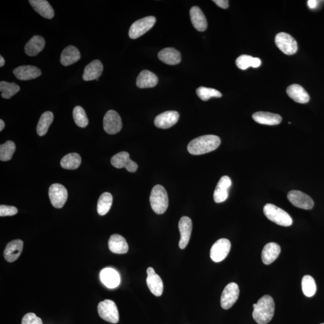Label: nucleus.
I'll return each mask as SVG.
<instances>
[{
    "instance_id": "obj_1",
    "label": "nucleus",
    "mask_w": 324,
    "mask_h": 324,
    "mask_svg": "<svg viewBox=\"0 0 324 324\" xmlns=\"http://www.w3.org/2000/svg\"><path fill=\"white\" fill-rule=\"evenodd\" d=\"M221 143V139L218 136H202L190 141L187 150L193 155H201L217 149Z\"/></svg>"
},
{
    "instance_id": "obj_2",
    "label": "nucleus",
    "mask_w": 324,
    "mask_h": 324,
    "mask_svg": "<svg viewBox=\"0 0 324 324\" xmlns=\"http://www.w3.org/2000/svg\"><path fill=\"white\" fill-rule=\"evenodd\" d=\"M253 318L259 324H267L272 319L275 305L272 297L265 295L258 301L257 303L253 305Z\"/></svg>"
},
{
    "instance_id": "obj_3",
    "label": "nucleus",
    "mask_w": 324,
    "mask_h": 324,
    "mask_svg": "<svg viewBox=\"0 0 324 324\" xmlns=\"http://www.w3.org/2000/svg\"><path fill=\"white\" fill-rule=\"evenodd\" d=\"M150 202L151 208L156 213L162 214L168 207V197L165 188L161 185H156L151 190Z\"/></svg>"
},
{
    "instance_id": "obj_4",
    "label": "nucleus",
    "mask_w": 324,
    "mask_h": 324,
    "mask_svg": "<svg viewBox=\"0 0 324 324\" xmlns=\"http://www.w3.org/2000/svg\"><path fill=\"white\" fill-rule=\"evenodd\" d=\"M264 213L271 222L282 227H290L293 223L291 216L276 205L267 203L264 207Z\"/></svg>"
},
{
    "instance_id": "obj_5",
    "label": "nucleus",
    "mask_w": 324,
    "mask_h": 324,
    "mask_svg": "<svg viewBox=\"0 0 324 324\" xmlns=\"http://www.w3.org/2000/svg\"><path fill=\"white\" fill-rule=\"evenodd\" d=\"M98 315L106 322L117 323L119 321L118 308L115 302L111 300H105L98 304Z\"/></svg>"
},
{
    "instance_id": "obj_6",
    "label": "nucleus",
    "mask_w": 324,
    "mask_h": 324,
    "mask_svg": "<svg viewBox=\"0 0 324 324\" xmlns=\"http://www.w3.org/2000/svg\"><path fill=\"white\" fill-rule=\"evenodd\" d=\"M156 21L155 17L150 16L142 18L135 22L130 28L129 32L130 38L136 39L140 38L152 29Z\"/></svg>"
},
{
    "instance_id": "obj_7",
    "label": "nucleus",
    "mask_w": 324,
    "mask_h": 324,
    "mask_svg": "<svg viewBox=\"0 0 324 324\" xmlns=\"http://www.w3.org/2000/svg\"><path fill=\"white\" fill-rule=\"evenodd\" d=\"M275 43L277 48L286 55L295 54L298 50L297 41L288 33L282 32L277 34Z\"/></svg>"
},
{
    "instance_id": "obj_8",
    "label": "nucleus",
    "mask_w": 324,
    "mask_h": 324,
    "mask_svg": "<svg viewBox=\"0 0 324 324\" xmlns=\"http://www.w3.org/2000/svg\"><path fill=\"white\" fill-rule=\"evenodd\" d=\"M240 295L239 287L236 283H230L222 292L221 303L224 309H229L236 303Z\"/></svg>"
},
{
    "instance_id": "obj_9",
    "label": "nucleus",
    "mask_w": 324,
    "mask_h": 324,
    "mask_svg": "<svg viewBox=\"0 0 324 324\" xmlns=\"http://www.w3.org/2000/svg\"><path fill=\"white\" fill-rule=\"evenodd\" d=\"M49 196L52 205L56 208H61L66 202L67 190L60 184H52L49 189Z\"/></svg>"
},
{
    "instance_id": "obj_10",
    "label": "nucleus",
    "mask_w": 324,
    "mask_h": 324,
    "mask_svg": "<svg viewBox=\"0 0 324 324\" xmlns=\"http://www.w3.org/2000/svg\"><path fill=\"white\" fill-rule=\"evenodd\" d=\"M122 121L119 114L114 110L107 111L103 118V128L107 134L114 135L121 131Z\"/></svg>"
},
{
    "instance_id": "obj_11",
    "label": "nucleus",
    "mask_w": 324,
    "mask_h": 324,
    "mask_svg": "<svg viewBox=\"0 0 324 324\" xmlns=\"http://www.w3.org/2000/svg\"><path fill=\"white\" fill-rule=\"evenodd\" d=\"M231 242L229 240L221 239L216 242L211 247L210 258L212 261L220 262L227 257L231 250Z\"/></svg>"
},
{
    "instance_id": "obj_12",
    "label": "nucleus",
    "mask_w": 324,
    "mask_h": 324,
    "mask_svg": "<svg viewBox=\"0 0 324 324\" xmlns=\"http://www.w3.org/2000/svg\"><path fill=\"white\" fill-rule=\"evenodd\" d=\"M111 163L114 167L119 169L125 168L130 172H135L138 168L137 163L130 159L129 154L126 151L114 156L111 158Z\"/></svg>"
},
{
    "instance_id": "obj_13",
    "label": "nucleus",
    "mask_w": 324,
    "mask_h": 324,
    "mask_svg": "<svg viewBox=\"0 0 324 324\" xmlns=\"http://www.w3.org/2000/svg\"><path fill=\"white\" fill-rule=\"evenodd\" d=\"M288 199L292 205L298 208L311 209L314 206V202L311 197L298 190H291L288 194Z\"/></svg>"
},
{
    "instance_id": "obj_14",
    "label": "nucleus",
    "mask_w": 324,
    "mask_h": 324,
    "mask_svg": "<svg viewBox=\"0 0 324 324\" xmlns=\"http://www.w3.org/2000/svg\"><path fill=\"white\" fill-rule=\"evenodd\" d=\"M178 228L181 236L180 242H179V247L181 249H184L186 248L190 239L191 233L192 231V220L187 216H183L179 221Z\"/></svg>"
},
{
    "instance_id": "obj_15",
    "label": "nucleus",
    "mask_w": 324,
    "mask_h": 324,
    "mask_svg": "<svg viewBox=\"0 0 324 324\" xmlns=\"http://www.w3.org/2000/svg\"><path fill=\"white\" fill-rule=\"evenodd\" d=\"M180 118L177 111H169L159 114L154 120V125L160 129H169L176 125Z\"/></svg>"
},
{
    "instance_id": "obj_16",
    "label": "nucleus",
    "mask_w": 324,
    "mask_h": 324,
    "mask_svg": "<svg viewBox=\"0 0 324 324\" xmlns=\"http://www.w3.org/2000/svg\"><path fill=\"white\" fill-rule=\"evenodd\" d=\"M147 285L150 291L156 297H160L163 294V283L160 277L155 273L152 267H149L147 270Z\"/></svg>"
},
{
    "instance_id": "obj_17",
    "label": "nucleus",
    "mask_w": 324,
    "mask_h": 324,
    "mask_svg": "<svg viewBox=\"0 0 324 324\" xmlns=\"http://www.w3.org/2000/svg\"><path fill=\"white\" fill-rule=\"evenodd\" d=\"M24 247L23 241L14 240L8 244L4 251V257L9 262H13L20 257Z\"/></svg>"
},
{
    "instance_id": "obj_18",
    "label": "nucleus",
    "mask_w": 324,
    "mask_h": 324,
    "mask_svg": "<svg viewBox=\"0 0 324 324\" xmlns=\"http://www.w3.org/2000/svg\"><path fill=\"white\" fill-rule=\"evenodd\" d=\"M232 184L231 178L228 176H223L219 181L214 192V199L216 203L225 201L228 197V190Z\"/></svg>"
},
{
    "instance_id": "obj_19",
    "label": "nucleus",
    "mask_w": 324,
    "mask_h": 324,
    "mask_svg": "<svg viewBox=\"0 0 324 324\" xmlns=\"http://www.w3.org/2000/svg\"><path fill=\"white\" fill-rule=\"evenodd\" d=\"M14 74L18 79L29 81L36 79L41 75L42 72L38 67L33 66H22L14 70Z\"/></svg>"
},
{
    "instance_id": "obj_20",
    "label": "nucleus",
    "mask_w": 324,
    "mask_h": 324,
    "mask_svg": "<svg viewBox=\"0 0 324 324\" xmlns=\"http://www.w3.org/2000/svg\"><path fill=\"white\" fill-rule=\"evenodd\" d=\"M108 247L111 252L117 254H125L129 251V246L124 237L114 234L108 241Z\"/></svg>"
},
{
    "instance_id": "obj_21",
    "label": "nucleus",
    "mask_w": 324,
    "mask_h": 324,
    "mask_svg": "<svg viewBox=\"0 0 324 324\" xmlns=\"http://www.w3.org/2000/svg\"><path fill=\"white\" fill-rule=\"evenodd\" d=\"M103 70V66L100 60L92 61L85 67L83 79L85 81L96 80L102 74Z\"/></svg>"
},
{
    "instance_id": "obj_22",
    "label": "nucleus",
    "mask_w": 324,
    "mask_h": 324,
    "mask_svg": "<svg viewBox=\"0 0 324 324\" xmlns=\"http://www.w3.org/2000/svg\"><path fill=\"white\" fill-rule=\"evenodd\" d=\"M190 20L193 26L199 32H204L207 28V21L201 9L193 6L190 10Z\"/></svg>"
},
{
    "instance_id": "obj_23",
    "label": "nucleus",
    "mask_w": 324,
    "mask_h": 324,
    "mask_svg": "<svg viewBox=\"0 0 324 324\" xmlns=\"http://www.w3.org/2000/svg\"><path fill=\"white\" fill-rule=\"evenodd\" d=\"M281 249L278 244L270 243L264 246L262 252V260L265 265H270L278 258Z\"/></svg>"
},
{
    "instance_id": "obj_24",
    "label": "nucleus",
    "mask_w": 324,
    "mask_h": 324,
    "mask_svg": "<svg viewBox=\"0 0 324 324\" xmlns=\"http://www.w3.org/2000/svg\"><path fill=\"white\" fill-rule=\"evenodd\" d=\"M287 94L298 103H307L310 100L309 95L303 87L298 84H292L286 89Z\"/></svg>"
},
{
    "instance_id": "obj_25",
    "label": "nucleus",
    "mask_w": 324,
    "mask_h": 324,
    "mask_svg": "<svg viewBox=\"0 0 324 324\" xmlns=\"http://www.w3.org/2000/svg\"><path fill=\"white\" fill-rule=\"evenodd\" d=\"M101 282L109 288H115L119 285L120 277L115 270L111 268H104L100 274Z\"/></svg>"
},
{
    "instance_id": "obj_26",
    "label": "nucleus",
    "mask_w": 324,
    "mask_h": 324,
    "mask_svg": "<svg viewBox=\"0 0 324 324\" xmlns=\"http://www.w3.org/2000/svg\"><path fill=\"white\" fill-rule=\"evenodd\" d=\"M253 119L259 124L265 125H277L282 122V117L278 114L267 112H257L253 114Z\"/></svg>"
},
{
    "instance_id": "obj_27",
    "label": "nucleus",
    "mask_w": 324,
    "mask_h": 324,
    "mask_svg": "<svg viewBox=\"0 0 324 324\" xmlns=\"http://www.w3.org/2000/svg\"><path fill=\"white\" fill-rule=\"evenodd\" d=\"M29 3L35 11L46 19L51 20L54 17V11L46 0H30Z\"/></svg>"
},
{
    "instance_id": "obj_28",
    "label": "nucleus",
    "mask_w": 324,
    "mask_h": 324,
    "mask_svg": "<svg viewBox=\"0 0 324 324\" xmlns=\"http://www.w3.org/2000/svg\"><path fill=\"white\" fill-rule=\"evenodd\" d=\"M45 46V39L40 36H34L25 46V52L30 57L39 54Z\"/></svg>"
},
{
    "instance_id": "obj_29",
    "label": "nucleus",
    "mask_w": 324,
    "mask_h": 324,
    "mask_svg": "<svg viewBox=\"0 0 324 324\" xmlns=\"http://www.w3.org/2000/svg\"><path fill=\"white\" fill-rule=\"evenodd\" d=\"M158 57L162 62L169 65H177L181 62L180 52L173 48H166L160 51Z\"/></svg>"
},
{
    "instance_id": "obj_30",
    "label": "nucleus",
    "mask_w": 324,
    "mask_h": 324,
    "mask_svg": "<svg viewBox=\"0 0 324 324\" xmlns=\"http://www.w3.org/2000/svg\"><path fill=\"white\" fill-rule=\"evenodd\" d=\"M158 83V78L149 70L142 71L137 79V85L140 88H152Z\"/></svg>"
},
{
    "instance_id": "obj_31",
    "label": "nucleus",
    "mask_w": 324,
    "mask_h": 324,
    "mask_svg": "<svg viewBox=\"0 0 324 324\" xmlns=\"http://www.w3.org/2000/svg\"><path fill=\"white\" fill-rule=\"evenodd\" d=\"M81 58V54L75 46L70 45L65 48L61 53L60 61L64 66H70Z\"/></svg>"
},
{
    "instance_id": "obj_32",
    "label": "nucleus",
    "mask_w": 324,
    "mask_h": 324,
    "mask_svg": "<svg viewBox=\"0 0 324 324\" xmlns=\"http://www.w3.org/2000/svg\"><path fill=\"white\" fill-rule=\"evenodd\" d=\"M81 163V158L79 154L76 153H69L63 157L60 164L61 167L70 170H74L79 168Z\"/></svg>"
},
{
    "instance_id": "obj_33",
    "label": "nucleus",
    "mask_w": 324,
    "mask_h": 324,
    "mask_svg": "<svg viewBox=\"0 0 324 324\" xmlns=\"http://www.w3.org/2000/svg\"><path fill=\"white\" fill-rule=\"evenodd\" d=\"M53 120L54 115L50 111L43 113L40 118L38 126H37L38 134L41 137L45 135Z\"/></svg>"
},
{
    "instance_id": "obj_34",
    "label": "nucleus",
    "mask_w": 324,
    "mask_h": 324,
    "mask_svg": "<svg viewBox=\"0 0 324 324\" xmlns=\"http://www.w3.org/2000/svg\"><path fill=\"white\" fill-rule=\"evenodd\" d=\"M113 197L112 194L109 192H104L101 194L97 202V212L100 215H104L107 213L112 206Z\"/></svg>"
},
{
    "instance_id": "obj_35",
    "label": "nucleus",
    "mask_w": 324,
    "mask_h": 324,
    "mask_svg": "<svg viewBox=\"0 0 324 324\" xmlns=\"http://www.w3.org/2000/svg\"><path fill=\"white\" fill-rule=\"evenodd\" d=\"M301 286L302 292L306 297H311L315 294L317 289L316 285L312 277L305 275L302 277Z\"/></svg>"
},
{
    "instance_id": "obj_36",
    "label": "nucleus",
    "mask_w": 324,
    "mask_h": 324,
    "mask_svg": "<svg viewBox=\"0 0 324 324\" xmlns=\"http://www.w3.org/2000/svg\"><path fill=\"white\" fill-rule=\"evenodd\" d=\"M20 90V86L14 82L9 83L6 81L0 82V91L2 92V97L6 98V99L11 98Z\"/></svg>"
},
{
    "instance_id": "obj_37",
    "label": "nucleus",
    "mask_w": 324,
    "mask_h": 324,
    "mask_svg": "<svg viewBox=\"0 0 324 324\" xmlns=\"http://www.w3.org/2000/svg\"><path fill=\"white\" fill-rule=\"evenodd\" d=\"M16 150V146L13 141H8L0 146V160L1 161H9L12 158Z\"/></svg>"
},
{
    "instance_id": "obj_38",
    "label": "nucleus",
    "mask_w": 324,
    "mask_h": 324,
    "mask_svg": "<svg viewBox=\"0 0 324 324\" xmlns=\"http://www.w3.org/2000/svg\"><path fill=\"white\" fill-rule=\"evenodd\" d=\"M74 121L79 128H84L88 125V119L85 111L81 106H77L73 111Z\"/></svg>"
},
{
    "instance_id": "obj_39",
    "label": "nucleus",
    "mask_w": 324,
    "mask_h": 324,
    "mask_svg": "<svg viewBox=\"0 0 324 324\" xmlns=\"http://www.w3.org/2000/svg\"><path fill=\"white\" fill-rule=\"evenodd\" d=\"M196 94L200 99L203 101H207L211 97H221L222 96L221 92L216 90L215 89L206 88L204 86H200L196 89Z\"/></svg>"
},
{
    "instance_id": "obj_40",
    "label": "nucleus",
    "mask_w": 324,
    "mask_h": 324,
    "mask_svg": "<svg viewBox=\"0 0 324 324\" xmlns=\"http://www.w3.org/2000/svg\"><path fill=\"white\" fill-rule=\"evenodd\" d=\"M255 58L251 55H242L236 61L237 66L242 70H246L250 67H254Z\"/></svg>"
},
{
    "instance_id": "obj_41",
    "label": "nucleus",
    "mask_w": 324,
    "mask_h": 324,
    "mask_svg": "<svg viewBox=\"0 0 324 324\" xmlns=\"http://www.w3.org/2000/svg\"><path fill=\"white\" fill-rule=\"evenodd\" d=\"M21 324H43L42 320L34 313H28L25 314Z\"/></svg>"
},
{
    "instance_id": "obj_42",
    "label": "nucleus",
    "mask_w": 324,
    "mask_h": 324,
    "mask_svg": "<svg viewBox=\"0 0 324 324\" xmlns=\"http://www.w3.org/2000/svg\"><path fill=\"white\" fill-rule=\"evenodd\" d=\"M18 212V209L15 206L5 205H0V216L1 217L14 215L17 214Z\"/></svg>"
},
{
    "instance_id": "obj_43",
    "label": "nucleus",
    "mask_w": 324,
    "mask_h": 324,
    "mask_svg": "<svg viewBox=\"0 0 324 324\" xmlns=\"http://www.w3.org/2000/svg\"><path fill=\"white\" fill-rule=\"evenodd\" d=\"M213 2L219 8L222 9H227L229 7V1H228V0H214Z\"/></svg>"
},
{
    "instance_id": "obj_44",
    "label": "nucleus",
    "mask_w": 324,
    "mask_h": 324,
    "mask_svg": "<svg viewBox=\"0 0 324 324\" xmlns=\"http://www.w3.org/2000/svg\"><path fill=\"white\" fill-rule=\"evenodd\" d=\"M319 2L316 0H308L307 2L308 7L310 9H314L318 6Z\"/></svg>"
},
{
    "instance_id": "obj_45",
    "label": "nucleus",
    "mask_w": 324,
    "mask_h": 324,
    "mask_svg": "<svg viewBox=\"0 0 324 324\" xmlns=\"http://www.w3.org/2000/svg\"><path fill=\"white\" fill-rule=\"evenodd\" d=\"M5 127V123L4 121H3V120H0V131H2Z\"/></svg>"
},
{
    "instance_id": "obj_46",
    "label": "nucleus",
    "mask_w": 324,
    "mask_h": 324,
    "mask_svg": "<svg viewBox=\"0 0 324 324\" xmlns=\"http://www.w3.org/2000/svg\"><path fill=\"white\" fill-rule=\"evenodd\" d=\"M5 64V58L3 57L2 55H1V56H0V67H2L3 66H4Z\"/></svg>"
},
{
    "instance_id": "obj_47",
    "label": "nucleus",
    "mask_w": 324,
    "mask_h": 324,
    "mask_svg": "<svg viewBox=\"0 0 324 324\" xmlns=\"http://www.w3.org/2000/svg\"><path fill=\"white\" fill-rule=\"evenodd\" d=\"M321 324H324V323H321Z\"/></svg>"
}]
</instances>
